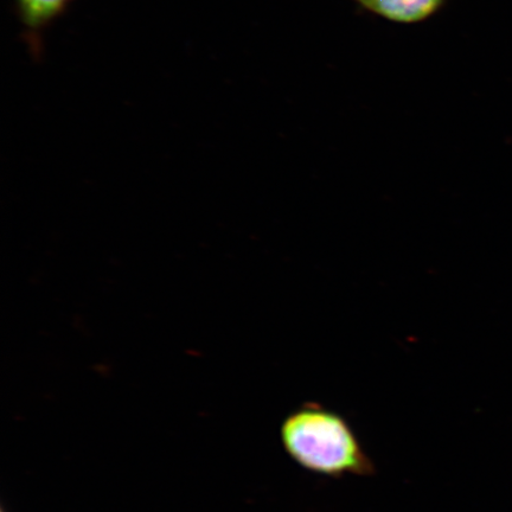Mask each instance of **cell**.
Returning <instances> with one entry per match:
<instances>
[{
	"label": "cell",
	"mask_w": 512,
	"mask_h": 512,
	"mask_svg": "<svg viewBox=\"0 0 512 512\" xmlns=\"http://www.w3.org/2000/svg\"><path fill=\"white\" fill-rule=\"evenodd\" d=\"M445 4L446 0H364L360 5L387 21L414 24L433 17Z\"/></svg>",
	"instance_id": "cell-3"
},
{
	"label": "cell",
	"mask_w": 512,
	"mask_h": 512,
	"mask_svg": "<svg viewBox=\"0 0 512 512\" xmlns=\"http://www.w3.org/2000/svg\"><path fill=\"white\" fill-rule=\"evenodd\" d=\"M281 440L294 462L319 475L369 476L374 472V464L343 416L316 403H307L287 416Z\"/></svg>",
	"instance_id": "cell-1"
},
{
	"label": "cell",
	"mask_w": 512,
	"mask_h": 512,
	"mask_svg": "<svg viewBox=\"0 0 512 512\" xmlns=\"http://www.w3.org/2000/svg\"><path fill=\"white\" fill-rule=\"evenodd\" d=\"M2 512H6L4 509H2Z\"/></svg>",
	"instance_id": "cell-5"
},
{
	"label": "cell",
	"mask_w": 512,
	"mask_h": 512,
	"mask_svg": "<svg viewBox=\"0 0 512 512\" xmlns=\"http://www.w3.org/2000/svg\"><path fill=\"white\" fill-rule=\"evenodd\" d=\"M354 2L357 3L358 5H360L364 2V0H354Z\"/></svg>",
	"instance_id": "cell-4"
},
{
	"label": "cell",
	"mask_w": 512,
	"mask_h": 512,
	"mask_svg": "<svg viewBox=\"0 0 512 512\" xmlns=\"http://www.w3.org/2000/svg\"><path fill=\"white\" fill-rule=\"evenodd\" d=\"M74 0H14L18 21L30 53L41 57L43 35L57 19L66 14Z\"/></svg>",
	"instance_id": "cell-2"
}]
</instances>
